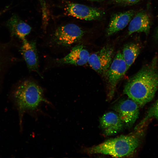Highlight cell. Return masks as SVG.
<instances>
[{
    "instance_id": "1",
    "label": "cell",
    "mask_w": 158,
    "mask_h": 158,
    "mask_svg": "<svg viewBox=\"0 0 158 158\" xmlns=\"http://www.w3.org/2000/svg\"><path fill=\"white\" fill-rule=\"evenodd\" d=\"M154 58L127 82L123 93L142 107L151 101L158 90V68Z\"/></svg>"
},
{
    "instance_id": "2",
    "label": "cell",
    "mask_w": 158,
    "mask_h": 158,
    "mask_svg": "<svg viewBox=\"0 0 158 158\" xmlns=\"http://www.w3.org/2000/svg\"><path fill=\"white\" fill-rule=\"evenodd\" d=\"M16 85L13 95L18 110L20 124L22 126L25 113L37 111L42 103L49 104V102L44 97L42 88L34 82L25 80Z\"/></svg>"
},
{
    "instance_id": "3",
    "label": "cell",
    "mask_w": 158,
    "mask_h": 158,
    "mask_svg": "<svg viewBox=\"0 0 158 158\" xmlns=\"http://www.w3.org/2000/svg\"><path fill=\"white\" fill-rule=\"evenodd\" d=\"M140 140L136 135H122L109 139L98 145L84 148L87 154H102L115 157H123L132 154L138 148Z\"/></svg>"
},
{
    "instance_id": "4",
    "label": "cell",
    "mask_w": 158,
    "mask_h": 158,
    "mask_svg": "<svg viewBox=\"0 0 158 158\" xmlns=\"http://www.w3.org/2000/svg\"><path fill=\"white\" fill-rule=\"evenodd\" d=\"M126 63L121 52L118 51L114 57L106 75L107 83V99L113 98L117 85L127 71Z\"/></svg>"
},
{
    "instance_id": "5",
    "label": "cell",
    "mask_w": 158,
    "mask_h": 158,
    "mask_svg": "<svg viewBox=\"0 0 158 158\" xmlns=\"http://www.w3.org/2000/svg\"><path fill=\"white\" fill-rule=\"evenodd\" d=\"M114 57L113 47L107 45L90 55L88 62L95 71L102 75H105Z\"/></svg>"
},
{
    "instance_id": "6",
    "label": "cell",
    "mask_w": 158,
    "mask_h": 158,
    "mask_svg": "<svg viewBox=\"0 0 158 158\" xmlns=\"http://www.w3.org/2000/svg\"><path fill=\"white\" fill-rule=\"evenodd\" d=\"M139 106L129 99H123L115 104L113 109L118 114L124 126L131 127L138 118Z\"/></svg>"
},
{
    "instance_id": "7",
    "label": "cell",
    "mask_w": 158,
    "mask_h": 158,
    "mask_svg": "<svg viewBox=\"0 0 158 158\" xmlns=\"http://www.w3.org/2000/svg\"><path fill=\"white\" fill-rule=\"evenodd\" d=\"M84 32L77 25L69 24L59 27L54 35V39L59 45L68 46L80 40Z\"/></svg>"
},
{
    "instance_id": "8",
    "label": "cell",
    "mask_w": 158,
    "mask_h": 158,
    "mask_svg": "<svg viewBox=\"0 0 158 158\" xmlns=\"http://www.w3.org/2000/svg\"><path fill=\"white\" fill-rule=\"evenodd\" d=\"M66 10L69 15L86 20L99 19L103 14V12L99 9L77 3L68 4Z\"/></svg>"
},
{
    "instance_id": "9",
    "label": "cell",
    "mask_w": 158,
    "mask_h": 158,
    "mask_svg": "<svg viewBox=\"0 0 158 158\" xmlns=\"http://www.w3.org/2000/svg\"><path fill=\"white\" fill-rule=\"evenodd\" d=\"M99 124L104 134L108 136L118 133L124 126L118 114L113 112L104 114L100 119Z\"/></svg>"
},
{
    "instance_id": "10",
    "label": "cell",
    "mask_w": 158,
    "mask_h": 158,
    "mask_svg": "<svg viewBox=\"0 0 158 158\" xmlns=\"http://www.w3.org/2000/svg\"><path fill=\"white\" fill-rule=\"evenodd\" d=\"M134 14V11L131 10L114 14L106 31L107 36L111 35L125 28L133 17Z\"/></svg>"
},
{
    "instance_id": "11",
    "label": "cell",
    "mask_w": 158,
    "mask_h": 158,
    "mask_svg": "<svg viewBox=\"0 0 158 158\" xmlns=\"http://www.w3.org/2000/svg\"><path fill=\"white\" fill-rule=\"evenodd\" d=\"M90 55L82 45H78L72 49L71 52L65 57L58 59L60 64L82 66L88 62Z\"/></svg>"
},
{
    "instance_id": "12",
    "label": "cell",
    "mask_w": 158,
    "mask_h": 158,
    "mask_svg": "<svg viewBox=\"0 0 158 158\" xmlns=\"http://www.w3.org/2000/svg\"><path fill=\"white\" fill-rule=\"evenodd\" d=\"M21 53L28 69L39 73L38 58L35 43L29 42L26 39L22 41Z\"/></svg>"
},
{
    "instance_id": "13",
    "label": "cell",
    "mask_w": 158,
    "mask_h": 158,
    "mask_svg": "<svg viewBox=\"0 0 158 158\" xmlns=\"http://www.w3.org/2000/svg\"><path fill=\"white\" fill-rule=\"evenodd\" d=\"M130 22L128 34L130 35L135 32H143L147 35L150 31V19L146 12L140 11L137 13Z\"/></svg>"
},
{
    "instance_id": "14",
    "label": "cell",
    "mask_w": 158,
    "mask_h": 158,
    "mask_svg": "<svg viewBox=\"0 0 158 158\" xmlns=\"http://www.w3.org/2000/svg\"><path fill=\"white\" fill-rule=\"evenodd\" d=\"M7 25L12 36H15L22 41L30 32L31 28L27 23L14 15L8 20Z\"/></svg>"
},
{
    "instance_id": "15",
    "label": "cell",
    "mask_w": 158,
    "mask_h": 158,
    "mask_svg": "<svg viewBox=\"0 0 158 158\" xmlns=\"http://www.w3.org/2000/svg\"><path fill=\"white\" fill-rule=\"evenodd\" d=\"M140 50V46L136 43L131 42L124 46L121 53L126 63L127 70L134 62Z\"/></svg>"
},
{
    "instance_id": "16",
    "label": "cell",
    "mask_w": 158,
    "mask_h": 158,
    "mask_svg": "<svg viewBox=\"0 0 158 158\" xmlns=\"http://www.w3.org/2000/svg\"><path fill=\"white\" fill-rule=\"evenodd\" d=\"M8 48L7 45L0 43V82L13 60Z\"/></svg>"
},
{
    "instance_id": "17",
    "label": "cell",
    "mask_w": 158,
    "mask_h": 158,
    "mask_svg": "<svg viewBox=\"0 0 158 158\" xmlns=\"http://www.w3.org/2000/svg\"><path fill=\"white\" fill-rule=\"evenodd\" d=\"M154 117L158 120V100L149 109L145 117L137 126V128L142 125L149 119Z\"/></svg>"
},
{
    "instance_id": "18",
    "label": "cell",
    "mask_w": 158,
    "mask_h": 158,
    "mask_svg": "<svg viewBox=\"0 0 158 158\" xmlns=\"http://www.w3.org/2000/svg\"><path fill=\"white\" fill-rule=\"evenodd\" d=\"M117 3L125 5H132L136 4L141 0H114Z\"/></svg>"
},
{
    "instance_id": "19",
    "label": "cell",
    "mask_w": 158,
    "mask_h": 158,
    "mask_svg": "<svg viewBox=\"0 0 158 158\" xmlns=\"http://www.w3.org/2000/svg\"><path fill=\"white\" fill-rule=\"evenodd\" d=\"M8 7H7L5 9H4L3 10H2V11H0V16L2 14H3V13L5 12L8 9Z\"/></svg>"
},
{
    "instance_id": "20",
    "label": "cell",
    "mask_w": 158,
    "mask_h": 158,
    "mask_svg": "<svg viewBox=\"0 0 158 158\" xmlns=\"http://www.w3.org/2000/svg\"><path fill=\"white\" fill-rule=\"evenodd\" d=\"M155 39L158 41V27L155 33Z\"/></svg>"
},
{
    "instance_id": "21",
    "label": "cell",
    "mask_w": 158,
    "mask_h": 158,
    "mask_svg": "<svg viewBox=\"0 0 158 158\" xmlns=\"http://www.w3.org/2000/svg\"><path fill=\"white\" fill-rule=\"evenodd\" d=\"M91 1H102L103 0H88Z\"/></svg>"
}]
</instances>
